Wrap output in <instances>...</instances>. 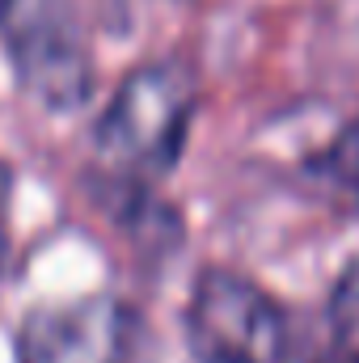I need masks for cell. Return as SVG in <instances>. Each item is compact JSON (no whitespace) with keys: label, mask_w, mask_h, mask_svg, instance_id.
<instances>
[{"label":"cell","mask_w":359,"mask_h":363,"mask_svg":"<svg viewBox=\"0 0 359 363\" xmlns=\"http://www.w3.org/2000/svg\"><path fill=\"white\" fill-rule=\"evenodd\" d=\"M9 203H13V174L0 161V267H4V254H9Z\"/></svg>","instance_id":"cell-7"},{"label":"cell","mask_w":359,"mask_h":363,"mask_svg":"<svg viewBox=\"0 0 359 363\" xmlns=\"http://www.w3.org/2000/svg\"><path fill=\"white\" fill-rule=\"evenodd\" d=\"M131 351L136 313L110 291L38 304L17 330V363H131Z\"/></svg>","instance_id":"cell-4"},{"label":"cell","mask_w":359,"mask_h":363,"mask_svg":"<svg viewBox=\"0 0 359 363\" xmlns=\"http://www.w3.org/2000/svg\"><path fill=\"white\" fill-rule=\"evenodd\" d=\"M186 338L199 363H296L287 313L258 283L220 267L203 271L190 291Z\"/></svg>","instance_id":"cell-3"},{"label":"cell","mask_w":359,"mask_h":363,"mask_svg":"<svg viewBox=\"0 0 359 363\" xmlns=\"http://www.w3.org/2000/svg\"><path fill=\"white\" fill-rule=\"evenodd\" d=\"M330 325H334V342H338L343 363H359V262H351L334 287Z\"/></svg>","instance_id":"cell-5"},{"label":"cell","mask_w":359,"mask_h":363,"mask_svg":"<svg viewBox=\"0 0 359 363\" xmlns=\"http://www.w3.org/2000/svg\"><path fill=\"white\" fill-rule=\"evenodd\" d=\"M330 169H334V178L343 182L347 190L359 194V118L334 140V148H330Z\"/></svg>","instance_id":"cell-6"},{"label":"cell","mask_w":359,"mask_h":363,"mask_svg":"<svg viewBox=\"0 0 359 363\" xmlns=\"http://www.w3.org/2000/svg\"><path fill=\"white\" fill-rule=\"evenodd\" d=\"M194 114L190 72L174 60H153L131 68L118 89L110 93L106 110L93 123V157L97 174L118 194V211L136 216L148 182L170 174L182 157L186 131Z\"/></svg>","instance_id":"cell-1"},{"label":"cell","mask_w":359,"mask_h":363,"mask_svg":"<svg viewBox=\"0 0 359 363\" xmlns=\"http://www.w3.org/2000/svg\"><path fill=\"white\" fill-rule=\"evenodd\" d=\"M0 43L17 85L51 114H72L93 93V47L77 0H0Z\"/></svg>","instance_id":"cell-2"}]
</instances>
